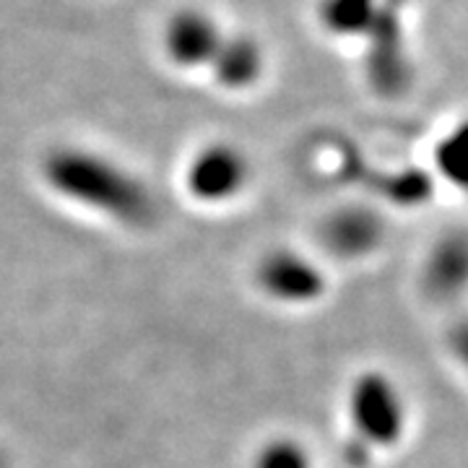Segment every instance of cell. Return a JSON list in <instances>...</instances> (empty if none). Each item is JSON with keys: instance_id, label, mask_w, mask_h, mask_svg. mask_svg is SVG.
Masks as SVG:
<instances>
[{"instance_id": "obj_1", "label": "cell", "mask_w": 468, "mask_h": 468, "mask_svg": "<svg viewBox=\"0 0 468 468\" xmlns=\"http://www.w3.org/2000/svg\"><path fill=\"white\" fill-rule=\"evenodd\" d=\"M48 180L76 203L120 221H141L151 211L149 196L125 172L84 154H60L48 162Z\"/></svg>"}, {"instance_id": "obj_5", "label": "cell", "mask_w": 468, "mask_h": 468, "mask_svg": "<svg viewBox=\"0 0 468 468\" xmlns=\"http://www.w3.org/2000/svg\"><path fill=\"white\" fill-rule=\"evenodd\" d=\"M380 237L378 221L365 211H341L325 227V242L338 255H362Z\"/></svg>"}, {"instance_id": "obj_2", "label": "cell", "mask_w": 468, "mask_h": 468, "mask_svg": "<svg viewBox=\"0 0 468 468\" xmlns=\"http://www.w3.org/2000/svg\"><path fill=\"white\" fill-rule=\"evenodd\" d=\"M351 421L362 442L390 445L401 435V399L393 385L378 375H365L351 390Z\"/></svg>"}, {"instance_id": "obj_6", "label": "cell", "mask_w": 468, "mask_h": 468, "mask_svg": "<svg viewBox=\"0 0 468 468\" xmlns=\"http://www.w3.org/2000/svg\"><path fill=\"white\" fill-rule=\"evenodd\" d=\"M430 289L435 294L451 297L468 282V239L452 237L445 245H440L435 258L430 261Z\"/></svg>"}, {"instance_id": "obj_7", "label": "cell", "mask_w": 468, "mask_h": 468, "mask_svg": "<svg viewBox=\"0 0 468 468\" xmlns=\"http://www.w3.org/2000/svg\"><path fill=\"white\" fill-rule=\"evenodd\" d=\"M252 468H313L310 452L297 440H271L252 455Z\"/></svg>"}, {"instance_id": "obj_3", "label": "cell", "mask_w": 468, "mask_h": 468, "mask_svg": "<svg viewBox=\"0 0 468 468\" xmlns=\"http://www.w3.org/2000/svg\"><path fill=\"white\" fill-rule=\"evenodd\" d=\"M248 183V162L229 146H214L193 156L185 172V190L198 203H227Z\"/></svg>"}, {"instance_id": "obj_4", "label": "cell", "mask_w": 468, "mask_h": 468, "mask_svg": "<svg viewBox=\"0 0 468 468\" xmlns=\"http://www.w3.org/2000/svg\"><path fill=\"white\" fill-rule=\"evenodd\" d=\"M258 289L271 300L286 304H304L320 297L323 292V273L307 258L292 250H279L266 255L255 271Z\"/></svg>"}, {"instance_id": "obj_8", "label": "cell", "mask_w": 468, "mask_h": 468, "mask_svg": "<svg viewBox=\"0 0 468 468\" xmlns=\"http://www.w3.org/2000/svg\"><path fill=\"white\" fill-rule=\"evenodd\" d=\"M455 349H466L468 351V325H463L461 331H458V338H455ZM463 356V362L468 365V354H461Z\"/></svg>"}]
</instances>
